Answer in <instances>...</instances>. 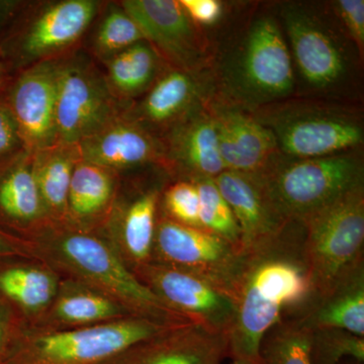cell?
<instances>
[{"label": "cell", "instance_id": "cell-1", "mask_svg": "<svg viewBox=\"0 0 364 364\" xmlns=\"http://www.w3.org/2000/svg\"><path fill=\"white\" fill-rule=\"evenodd\" d=\"M305 235L303 223L289 221L279 233L243 253L236 316L228 333L229 358L264 364L260 347L265 335L312 303Z\"/></svg>", "mask_w": 364, "mask_h": 364}, {"label": "cell", "instance_id": "cell-2", "mask_svg": "<svg viewBox=\"0 0 364 364\" xmlns=\"http://www.w3.org/2000/svg\"><path fill=\"white\" fill-rule=\"evenodd\" d=\"M40 249L53 263L117 301L132 315L171 325L193 323L158 298L129 269L114 249L92 235L54 232L41 239Z\"/></svg>", "mask_w": 364, "mask_h": 364}, {"label": "cell", "instance_id": "cell-3", "mask_svg": "<svg viewBox=\"0 0 364 364\" xmlns=\"http://www.w3.org/2000/svg\"><path fill=\"white\" fill-rule=\"evenodd\" d=\"M270 203L287 221L305 222L364 186L363 163L352 153L274 159L259 176Z\"/></svg>", "mask_w": 364, "mask_h": 364}, {"label": "cell", "instance_id": "cell-4", "mask_svg": "<svg viewBox=\"0 0 364 364\" xmlns=\"http://www.w3.org/2000/svg\"><path fill=\"white\" fill-rule=\"evenodd\" d=\"M174 326L128 316L87 327L33 332L23 339L9 364H100Z\"/></svg>", "mask_w": 364, "mask_h": 364}, {"label": "cell", "instance_id": "cell-5", "mask_svg": "<svg viewBox=\"0 0 364 364\" xmlns=\"http://www.w3.org/2000/svg\"><path fill=\"white\" fill-rule=\"evenodd\" d=\"M301 223L315 301L363 262L364 186Z\"/></svg>", "mask_w": 364, "mask_h": 364}, {"label": "cell", "instance_id": "cell-6", "mask_svg": "<svg viewBox=\"0 0 364 364\" xmlns=\"http://www.w3.org/2000/svg\"><path fill=\"white\" fill-rule=\"evenodd\" d=\"M151 261L198 275L236 299L243 253L210 232L161 217Z\"/></svg>", "mask_w": 364, "mask_h": 364}, {"label": "cell", "instance_id": "cell-7", "mask_svg": "<svg viewBox=\"0 0 364 364\" xmlns=\"http://www.w3.org/2000/svg\"><path fill=\"white\" fill-rule=\"evenodd\" d=\"M262 124L272 130L279 150L294 159L339 154L358 147L363 141L360 121L338 109H284L272 121Z\"/></svg>", "mask_w": 364, "mask_h": 364}, {"label": "cell", "instance_id": "cell-8", "mask_svg": "<svg viewBox=\"0 0 364 364\" xmlns=\"http://www.w3.org/2000/svg\"><path fill=\"white\" fill-rule=\"evenodd\" d=\"M107 82L81 61L58 64L57 144L76 146L116 119Z\"/></svg>", "mask_w": 364, "mask_h": 364}, {"label": "cell", "instance_id": "cell-9", "mask_svg": "<svg viewBox=\"0 0 364 364\" xmlns=\"http://www.w3.org/2000/svg\"><path fill=\"white\" fill-rule=\"evenodd\" d=\"M136 277L169 308L210 331L227 334L236 316V303L207 280L178 269L150 262L135 268Z\"/></svg>", "mask_w": 364, "mask_h": 364}, {"label": "cell", "instance_id": "cell-10", "mask_svg": "<svg viewBox=\"0 0 364 364\" xmlns=\"http://www.w3.org/2000/svg\"><path fill=\"white\" fill-rule=\"evenodd\" d=\"M58 64L42 62L23 72L11 90L9 109L31 153L57 145Z\"/></svg>", "mask_w": 364, "mask_h": 364}, {"label": "cell", "instance_id": "cell-11", "mask_svg": "<svg viewBox=\"0 0 364 364\" xmlns=\"http://www.w3.org/2000/svg\"><path fill=\"white\" fill-rule=\"evenodd\" d=\"M227 358V334L188 323L134 344L100 364H223Z\"/></svg>", "mask_w": 364, "mask_h": 364}, {"label": "cell", "instance_id": "cell-12", "mask_svg": "<svg viewBox=\"0 0 364 364\" xmlns=\"http://www.w3.org/2000/svg\"><path fill=\"white\" fill-rule=\"evenodd\" d=\"M282 18L304 78L318 88L338 82L346 69L343 49L324 23L298 6L284 7Z\"/></svg>", "mask_w": 364, "mask_h": 364}, {"label": "cell", "instance_id": "cell-13", "mask_svg": "<svg viewBox=\"0 0 364 364\" xmlns=\"http://www.w3.org/2000/svg\"><path fill=\"white\" fill-rule=\"evenodd\" d=\"M123 9L140 26L145 40L156 45L181 69L198 64L202 57V45L181 2L127 0Z\"/></svg>", "mask_w": 364, "mask_h": 364}, {"label": "cell", "instance_id": "cell-14", "mask_svg": "<svg viewBox=\"0 0 364 364\" xmlns=\"http://www.w3.org/2000/svg\"><path fill=\"white\" fill-rule=\"evenodd\" d=\"M241 71L246 86L263 97H282L293 90L291 54L279 25L272 16H262L251 28Z\"/></svg>", "mask_w": 364, "mask_h": 364}, {"label": "cell", "instance_id": "cell-15", "mask_svg": "<svg viewBox=\"0 0 364 364\" xmlns=\"http://www.w3.org/2000/svg\"><path fill=\"white\" fill-rule=\"evenodd\" d=\"M226 170L259 176L279 150L270 129L257 117L233 109L212 112Z\"/></svg>", "mask_w": 364, "mask_h": 364}, {"label": "cell", "instance_id": "cell-16", "mask_svg": "<svg viewBox=\"0 0 364 364\" xmlns=\"http://www.w3.org/2000/svg\"><path fill=\"white\" fill-rule=\"evenodd\" d=\"M214 181L240 229L242 253L274 236L289 222L273 208L259 176L225 170Z\"/></svg>", "mask_w": 364, "mask_h": 364}, {"label": "cell", "instance_id": "cell-17", "mask_svg": "<svg viewBox=\"0 0 364 364\" xmlns=\"http://www.w3.org/2000/svg\"><path fill=\"white\" fill-rule=\"evenodd\" d=\"M75 147L79 159L112 171L146 164L159 155L156 142L142 127L117 119Z\"/></svg>", "mask_w": 364, "mask_h": 364}, {"label": "cell", "instance_id": "cell-18", "mask_svg": "<svg viewBox=\"0 0 364 364\" xmlns=\"http://www.w3.org/2000/svg\"><path fill=\"white\" fill-rule=\"evenodd\" d=\"M97 11V4L92 0H65L47 7L23 35V54L44 58L66 49L85 32Z\"/></svg>", "mask_w": 364, "mask_h": 364}, {"label": "cell", "instance_id": "cell-19", "mask_svg": "<svg viewBox=\"0 0 364 364\" xmlns=\"http://www.w3.org/2000/svg\"><path fill=\"white\" fill-rule=\"evenodd\" d=\"M294 318L311 331L341 329L364 337V261Z\"/></svg>", "mask_w": 364, "mask_h": 364}, {"label": "cell", "instance_id": "cell-20", "mask_svg": "<svg viewBox=\"0 0 364 364\" xmlns=\"http://www.w3.org/2000/svg\"><path fill=\"white\" fill-rule=\"evenodd\" d=\"M172 151L189 173V181L213 178L226 170L220 152L217 129L212 114H196L176 132Z\"/></svg>", "mask_w": 364, "mask_h": 364}, {"label": "cell", "instance_id": "cell-21", "mask_svg": "<svg viewBox=\"0 0 364 364\" xmlns=\"http://www.w3.org/2000/svg\"><path fill=\"white\" fill-rule=\"evenodd\" d=\"M78 160L75 146L57 144L33 153V176L45 214L57 220L68 215L69 188Z\"/></svg>", "mask_w": 364, "mask_h": 364}, {"label": "cell", "instance_id": "cell-22", "mask_svg": "<svg viewBox=\"0 0 364 364\" xmlns=\"http://www.w3.org/2000/svg\"><path fill=\"white\" fill-rule=\"evenodd\" d=\"M52 315L74 328L112 322L132 315L117 301L85 284H64L53 301Z\"/></svg>", "mask_w": 364, "mask_h": 364}, {"label": "cell", "instance_id": "cell-23", "mask_svg": "<svg viewBox=\"0 0 364 364\" xmlns=\"http://www.w3.org/2000/svg\"><path fill=\"white\" fill-rule=\"evenodd\" d=\"M198 93V83L186 69L167 72L136 109L139 119L154 124L172 123L191 109Z\"/></svg>", "mask_w": 364, "mask_h": 364}, {"label": "cell", "instance_id": "cell-24", "mask_svg": "<svg viewBox=\"0 0 364 364\" xmlns=\"http://www.w3.org/2000/svg\"><path fill=\"white\" fill-rule=\"evenodd\" d=\"M160 191L150 189L124 210L119 238L126 257L135 268L150 262L157 224Z\"/></svg>", "mask_w": 364, "mask_h": 364}, {"label": "cell", "instance_id": "cell-25", "mask_svg": "<svg viewBox=\"0 0 364 364\" xmlns=\"http://www.w3.org/2000/svg\"><path fill=\"white\" fill-rule=\"evenodd\" d=\"M33 161V153H23L0 179V210L16 221L33 222L45 214Z\"/></svg>", "mask_w": 364, "mask_h": 364}, {"label": "cell", "instance_id": "cell-26", "mask_svg": "<svg viewBox=\"0 0 364 364\" xmlns=\"http://www.w3.org/2000/svg\"><path fill=\"white\" fill-rule=\"evenodd\" d=\"M114 191L112 170L79 159L69 188V217L80 221L95 217L107 207Z\"/></svg>", "mask_w": 364, "mask_h": 364}, {"label": "cell", "instance_id": "cell-27", "mask_svg": "<svg viewBox=\"0 0 364 364\" xmlns=\"http://www.w3.org/2000/svg\"><path fill=\"white\" fill-rule=\"evenodd\" d=\"M0 291L28 312H42L59 291L56 277L35 267H14L0 273Z\"/></svg>", "mask_w": 364, "mask_h": 364}, {"label": "cell", "instance_id": "cell-28", "mask_svg": "<svg viewBox=\"0 0 364 364\" xmlns=\"http://www.w3.org/2000/svg\"><path fill=\"white\" fill-rule=\"evenodd\" d=\"M158 64L154 48L145 41L136 43L109 59V83L119 95L134 97L154 81Z\"/></svg>", "mask_w": 364, "mask_h": 364}, {"label": "cell", "instance_id": "cell-29", "mask_svg": "<svg viewBox=\"0 0 364 364\" xmlns=\"http://www.w3.org/2000/svg\"><path fill=\"white\" fill-rule=\"evenodd\" d=\"M313 331L296 318H284L265 335L260 347L264 364H312Z\"/></svg>", "mask_w": 364, "mask_h": 364}, {"label": "cell", "instance_id": "cell-30", "mask_svg": "<svg viewBox=\"0 0 364 364\" xmlns=\"http://www.w3.org/2000/svg\"><path fill=\"white\" fill-rule=\"evenodd\" d=\"M191 181L196 184L200 196L202 229L220 237L242 253L240 229L214 179L195 178Z\"/></svg>", "mask_w": 364, "mask_h": 364}, {"label": "cell", "instance_id": "cell-31", "mask_svg": "<svg viewBox=\"0 0 364 364\" xmlns=\"http://www.w3.org/2000/svg\"><path fill=\"white\" fill-rule=\"evenodd\" d=\"M345 358L356 363L364 361V337L341 329L313 331L311 359L312 364H339Z\"/></svg>", "mask_w": 364, "mask_h": 364}, {"label": "cell", "instance_id": "cell-32", "mask_svg": "<svg viewBox=\"0 0 364 364\" xmlns=\"http://www.w3.org/2000/svg\"><path fill=\"white\" fill-rule=\"evenodd\" d=\"M146 41L140 26L123 9H114L105 16L95 46L98 54L111 59L136 43Z\"/></svg>", "mask_w": 364, "mask_h": 364}, {"label": "cell", "instance_id": "cell-33", "mask_svg": "<svg viewBox=\"0 0 364 364\" xmlns=\"http://www.w3.org/2000/svg\"><path fill=\"white\" fill-rule=\"evenodd\" d=\"M165 217L184 226L202 229L200 220V196L191 181H181L172 184L163 196Z\"/></svg>", "mask_w": 364, "mask_h": 364}, {"label": "cell", "instance_id": "cell-34", "mask_svg": "<svg viewBox=\"0 0 364 364\" xmlns=\"http://www.w3.org/2000/svg\"><path fill=\"white\" fill-rule=\"evenodd\" d=\"M28 152L9 105L0 102V163L14 161Z\"/></svg>", "mask_w": 364, "mask_h": 364}, {"label": "cell", "instance_id": "cell-35", "mask_svg": "<svg viewBox=\"0 0 364 364\" xmlns=\"http://www.w3.org/2000/svg\"><path fill=\"white\" fill-rule=\"evenodd\" d=\"M335 9L343 21L346 32L358 48L361 58L364 52V1L363 0H339Z\"/></svg>", "mask_w": 364, "mask_h": 364}, {"label": "cell", "instance_id": "cell-36", "mask_svg": "<svg viewBox=\"0 0 364 364\" xmlns=\"http://www.w3.org/2000/svg\"><path fill=\"white\" fill-rule=\"evenodd\" d=\"M179 2L191 21L200 25H213L223 14L222 4L217 0H181Z\"/></svg>", "mask_w": 364, "mask_h": 364}, {"label": "cell", "instance_id": "cell-37", "mask_svg": "<svg viewBox=\"0 0 364 364\" xmlns=\"http://www.w3.org/2000/svg\"><path fill=\"white\" fill-rule=\"evenodd\" d=\"M9 250V249L7 248L6 244H4V242L1 241V239H0V253H4Z\"/></svg>", "mask_w": 364, "mask_h": 364}, {"label": "cell", "instance_id": "cell-38", "mask_svg": "<svg viewBox=\"0 0 364 364\" xmlns=\"http://www.w3.org/2000/svg\"><path fill=\"white\" fill-rule=\"evenodd\" d=\"M230 364H251L248 361L242 360V359H232V363Z\"/></svg>", "mask_w": 364, "mask_h": 364}, {"label": "cell", "instance_id": "cell-39", "mask_svg": "<svg viewBox=\"0 0 364 364\" xmlns=\"http://www.w3.org/2000/svg\"><path fill=\"white\" fill-rule=\"evenodd\" d=\"M2 336V324H1V318H0V340H1Z\"/></svg>", "mask_w": 364, "mask_h": 364}]
</instances>
